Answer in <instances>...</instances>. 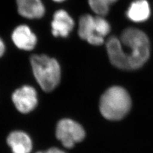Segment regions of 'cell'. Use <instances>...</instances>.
Wrapping results in <instances>:
<instances>
[{"instance_id":"cell-1","label":"cell","mask_w":153,"mask_h":153,"mask_svg":"<svg viewBox=\"0 0 153 153\" xmlns=\"http://www.w3.org/2000/svg\"><path fill=\"white\" fill-rule=\"evenodd\" d=\"M106 49L114 66L123 70H135L149 59L151 42L145 31L136 27H128L119 37L112 36L108 38Z\"/></svg>"},{"instance_id":"cell-2","label":"cell","mask_w":153,"mask_h":153,"mask_svg":"<svg viewBox=\"0 0 153 153\" xmlns=\"http://www.w3.org/2000/svg\"><path fill=\"white\" fill-rule=\"evenodd\" d=\"M100 111L108 120L118 121L125 117L131 107V100L127 91L120 86L110 88L100 100Z\"/></svg>"},{"instance_id":"cell-3","label":"cell","mask_w":153,"mask_h":153,"mask_svg":"<svg viewBox=\"0 0 153 153\" xmlns=\"http://www.w3.org/2000/svg\"><path fill=\"white\" fill-rule=\"evenodd\" d=\"M33 75L40 88L51 92L60 82V65L56 59L45 54H34L30 58Z\"/></svg>"},{"instance_id":"cell-4","label":"cell","mask_w":153,"mask_h":153,"mask_svg":"<svg viewBox=\"0 0 153 153\" xmlns=\"http://www.w3.org/2000/svg\"><path fill=\"white\" fill-rule=\"evenodd\" d=\"M85 133L79 123L70 119H63L57 124L56 136L66 148H72L84 140Z\"/></svg>"},{"instance_id":"cell-5","label":"cell","mask_w":153,"mask_h":153,"mask_svg":"<svg viewBox=\"0 0 153 153\" xmlns=\"http://www.w3.org/2000/svg\"><path fill=\"white\" fill-rule=\"evenodd\" d=\"M77 32L81 39L94 46L103 44L105 38L99 34L96 23V16L91 13H84L79 19Z\"/></svg>"},{"instance_id":"cell-6","label":"cell","mask_w":153,"mask_h":153,"mask_svg":"<svg viewBox=\"0 0 153 153\" xmlns=\"http://www.w3.org/2000/svg\"><path fill=\"white\" fill-rule=\"evenodd\" d=\"M76 22L70 12L63 8L57 9L51 22L52 35L56 38H68L74 30Z\"/></svg>"},{"instance_id":"cell-7","label":"cell","mask_w":153,"mask_h":153,"mask_svg":"<svg viewBox=\"0 0 153 153\" xmlns=\"http://www.w3.org/2000/svg\"><path fill=\"white\" fill-rule=\"evenodd\" d=\"M12 100L17 111L22 114L31 112L38 104L36 91L30 85H24L16 89L12 94Z\"/></svg>"},{"instance_id":"cell-8","label":"cell","mask_w":153,"mask_h":153,"mask_svg":"<svg viewBox=\"0 0 153 153\" xmlns=\"http://www.w3.org/2000/svg\"><path fill=\"white\" fill-rule=\"evenodd\" d=\"M12 40L18 49L30 51L35 49L38 38L31 28L27 25H18L12 33Z\"/></svg>"},{"instance_id":"cell-9","label":"cell","mask_w":153,"mask_h":153,"mask_svg":"<svg viewBox=\"0 0 153 153\" xmlns=\"http://www.w3.org/2000/svg\"><path fill=\"white\" fill-rule=\"evenodd\" d=\"M152 7L149 0H133L126 10L125 16L134 24H142L149 20Z\"/></svg>"},{"instance_id":"cell-10","label":"cell","mask_w":153,"mask_h":153,"mask_svg":"<svg viewBox=\"0 0 153 153\" xmlns=\"http://www.w3.org/2000/svg\"><path fill=\"white\" fill-rule=\"evenodd\" d=\"M16 4L19 15L27 19H40L46 13L43 0H16Z\"/></svg>"},{"instance_id":"cell-11","label":"cell","mask_w":153,"mask_h":153,"mask_svg":"<svg viewBox=\"0 0 153 153\" xmlns=\"http://www.w3.org/2000/svg\"><path fill=\"white\" fill-rule=\"evenodd\" d=\"M7 142L12 153H30L33 149L31 138L22 131L11 132L7 137Z\"/></svg>"},{"instance_id":"cell-12","label":"cell","mask_w":153,"mask_h":153,"mask_svg":"<svg viewBox=\"0 0 153 153\" xmlns=\"http://www.w3.org/2000/svg\"><path fill=\"white\" fill-rule=\"evenodd\" d=\"M88 3L94 15L103 17L108 15L112 5L108 0H88Z\"/></svg>"},{"instance_id":"cell-13","label":"cell","mask_w":153,"mask_h":153,"mask_svg":"<svg viewBox=\"0 0 153 153\" xmlns=\"http://www.w3.org/2000/svg\"><path fill=\"white\" fill-rule=\"evenodd\" d=\"M36 153H66L65 151H62L57 147H52L44 151H38Z\"/></svg>"},{"instance_id":"cell-14","label":"cell","mask_w":153,"mask_h":153,"mask_svg":"<svg viewBox=\"0 0 153 153\" xmlns=\"http://www.w3.org/2000/svg\"><path fill=\"white\" fill-rule=\"evenodd\" d=\"M5 44H4V42L2 38L0 37V57L3 56V54H4V52H5Z\"/></svg>"},{"instance_id":"cell-15","label":"cell","mask_w":153,"mask_h":153,"mask_svg":"<svg viewBox=\"0 0 153 153\" xmlns=\"http://www.w3.org/2000/svg\"><path fill=\"white\" fill-rule=\"evenodd\" d=\"M52 1H54V3H64L65 1H66L67 0H52Z\"/></svg>"},{"instance_id":"cell-16","label":"cell","mask_w":153,"mask_h":153,"mask_svg":"<svg viewBox=\"0 0 153 153\" xmlns=\"http://www.w3.org/2000/svg\"><path fill=\"white\" fill-rule=\"evenodd\" d=\"M109 1V2H110V3H111V4H114V3H117L119 0H108Z\"/></svg>"}]
</instances>
